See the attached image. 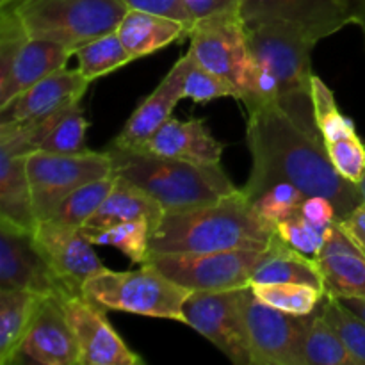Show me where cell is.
Segmentation results:
<instances>
[{"label": "cell", "instance_id": "1", "mask_svg": "<svg viewBox=\"0 0 365 365\" xmlns=\"http://www.w3.org/2000/svg\"><path fill=\"white\" fill-rule=\"evenodd\" d=\"M245 107L252 173L241 191L250 202H255L271 185L287 182L307 196L331 200L339 220L362 205L359 184L346 180L335 170L321 135L299 127L277 100H260Z\"/></svg>", "mask_w": 365, "mask_h": 365}, {"label": "cell", "instance_id": "2", "mask_svg": "<svg viewBox=\"0 0 365 365\" xmlns=\"http://www.w3.org/2000/svg\"><path fill=\"white\" fill-rule=\"evenodd\" d=\"M277 228L245 192L182 212H166L150 239V253H212L267 248Z\"/></svg>", "mask_w": 365, "mask_h": 365}, {"label": "cell", "instance_id": "3", "mask_svg": "<svg viewBox=\"0 0 365 365\" xmlns=\"http://www.w3.org/2000/svg\"><path fill=\"white\" fill-rule=\"evenodd\" d=\"M106 150L113 159L114 173L148 192L164 212L196 209L237 191L220 164H195L118 148L113 143Z\"/></svg>", "mask_w": 365, "mask_h": 365}, {"label": "cell", "instance_id": "4", "mask_svg": "<svg viewBox=\"0 0 365 365\" xmlns=\"http://www.w3.org/2000/svg\"><path fill=\"white\" fill-rule=\"evenodd\" d=\"M253 61L278 84L282 109L310 134H319L312 103V63L316 39L294 25L266 21L246 27Z\"/></svg>", "mask_w": 365, "mask_h": 365}, {"label": "cell", "instance_id": "5", "mask_svg": "<svg viewBox=\"0 0 365 365\" xmlns=\"http://www.w3.org/2000/svg\"><path fill=\"white\" fill-rule=\"evenodd\" d=\"M9 9L31 38L50 39L81 48L93 39L114 32L128 6L121 0H11Z\"/></svg>", "mask_w": 365, "mask_h": 365}, {"label": "cell", "instance_id": "6", "mask_svg": "<svg viewBox=\"0 0 365 365\" xmlns=\"http://www.w3.org/2000/svg\"><path fill=\"white\" fill-rule=\"evenodd\" d=\"M192 291L150 264L135 271L103 269L86 280L82 294L106 312H127L184 323V303Z\"/></svg>", "mask_w": 365, "mask_h": 365}, {"label": "cell", "instance_id": "7", "mask_svg": "<svg viewBox=\"0 0 365 365\" xmlns=\"http://www.w3.org/2000/svg\"><path fill=\"white\" fill-rule=\"evenodd\" d=\"M114 173L113 159L103 152L53 153L36 150L27 155L32 210L38 221L50 220L66 196L82 185Z\"/></svg>", "mask_w": 365, "mask_h": 365}, {"label": "cell", "instance_id": "8", "mask_svg": "<svg viewBox=\"0 0 365 365\" xmlns=\"http://www.w3.org/2000/svg\"><path fill=\"white\" fill-rule=\"evenodd\" d=\"M70 48L31 38L9 9L0 7V107L53 71L66 68Z\"/></svg>", "mask_w": 365, "mask_h": 365}, {"label": "cell", "instance_id": "9", "mask_svg": "<svg viewBox=\"0 0 365 365\" xmlns=\"http://www.w3.org/2000/svg\"><path fill=\"white\" fill-rule=\"evenodd\" d=\"M187 52L196 64L234 82L241 98L245 96L255 61L250 52L248 31L237 11L195 21L189 31Z\"/></svg>", "mask_w": 365, "mask_h": 365}, {"label": "cell", "instance_id": "10", "mask_svg": "<svg viewBox=\"0 0 365 365\" xmlns=\"http://www.w3.org/2000/svg\"><path fill=\"white\" fill-rule=\"evenodd\" d=\"M264 252V250H262ZM259 250L212 253H150V264L189 291H232L250 287Z\"/></svg>", "mask_w": 365, "mask_h": 365}, {"label": "cell", "instance_id": "11", "mask_svg": "<svg viewBox=\"0 0 365 365\" xmlns=\"http://www.w3.org/2000/svg\"><path fill=\"white\" fill-rule=\"evenodd\" d=\"M245 291H196L184 303V324L212 342L230 362L252 365L245 319Z\"/></svg>", "mask_w": 365, "mask_h": 365}, {"label": "cell", "instance_id": "12", "mask_svg": "<svg viewBox=\"0 0 365 365\" xmlns=\"http://www.w3.org/2000/svg\"><path fill=\"white\" fill-rule=\"evenodd\" d=\"M32 239L59 282L64 298L82 294L86 280L107 269L82 227L57 220H43L36 223Z\"/></svg>", "mask_w": 365, "mask_h": 365}, {"label": "cell", "instance_id": "13", "mask_svg": "<svg viewBox=\"0 0 365 365\" xmlns=\"http://www.w3.org/2000/svg\"><path fill=\"white\" fill-rule=\"evenodd\" d=\"M245 319L252 365H299L309 316H292L245 291Z\"/></svg>", "mask_w": 365, "mask_h": 365}, {"label": "cell", "instance_id": "14", "mask_svg": "<svg viewBox=\"0 0 365 365\" xmlns=\"http://www.w3.org/2000/svg\"><path fill=\"white\" fill-rule=\"evenodd\" d=\"M355 0H239L237 13L246 27L278 21L294 25L316 41L355 24Z\"/></svg>", "mask_w": 365, "mask_h": 365}, {"label": "cell", "instance_id": "15", "mask_svg": "<svg viewBox=\"0 0 365 365\" xmlns=\"http://www.w3.org/2000/svg\"><path fill=\"white\" fill-rule=\"evenodd\" d=\"M78 344V365H139L145 360L132 351L110 327L106 310L84 294L61 298Z\"/></svg>", "mask_w": 365, "mask_h": 365}, {"label": "cell", "instance_id": "16", "mask_svg": "<svg viewBox=\"0 0 365 365\" xmlns=\"http://www.w3.org/2000/svg\"><path fill=\"white\" fill-rule=\"evenodd\" d=\"M9 289L64 298L59 282L36 248L32 232L0 221V291Z\"/></svg>", "mask_w": 365, "mask_h": 365}, {"label": "cell", "instance_id": "17", "mask_svg": "<svg viewBox=\"0 0 365 365\" xmlns=\"http://www.w3.org/2000/svg\"><path fill=\"white\" fill-rule=\"evenodd\" d=\"M89 81L78 68L53 71L0 107V125H24L81 102Z\"/></svg>", "mask_w": 365, "mask_h": 365}, {"label": "cell", "instance_id": "18", "mask_svg": "<svg viewBox=\"0 0 365 365\" xmlns=\"http://www.w3.org/2000/svg\"><path fill=\"white\" fill-rule=\"evenodd\" d=\"M192 63L195 61L187 52L173 64L152 95L146 96L132 113L120 134L114 138V146L123 150H141L146 141L170 120L173 109L184 98V84Z\"/></svg>", "mask_w": 365, "mask_h": 365}, {"label": "cell", "instance_id": "19", "mask_svg": "<svg viewBox=\"0 0 365 365\" xmlns=\"http://www.w3.org/2000/svg\"><path fill=\"white\" fill-rule=\"evenodd\" d=\"M20 356L41 365H78V344L59 296H46L27 331Z\"/></svg>", "mask_w": 365, "mask_h": 365}, {"label": "cell", "instance_id": "20", "mask_svg": "<svg viewBox=\"0 0 365 365\" xmlns=\"http://www.w3.org/2000/svg\"><path fill=\"white\" fill-rule=\"evenodd\" d=\"M316 262L324 280V296L337 299L365 296V250L339 220L330 227Z\"/></svg>", "mask_w": 365, "mask_h": 365}, {"label": "cell", "instance_id": "21", "mask_svg": "<svg viewBox=\"0 0 365 365\" xmlns=\"http://www.w3.org/2000/svg\"><path fill=\"white\" fill-rule=\"evenodd\" d=\"M225 143L217 141L203 120H175L173 116L146 141L141 150L195 164H220Z\"/></svg>", "mask_w": 365, "mask_h": 365}, {"label": "cell", "instance_id": "22", "mask_svg": "<svg viewBox=\"0 0 365 365\" xmlns=\"http://www.w3.org/2000/svg\"><path fill=\"white\" fill-rule=\"evenodd\" d=\"M27 155L11 143H0V221L32 232L38 220L32 210Z\"/></svg>", "mask_w": 365, "mask_h": 365}, {"label": "cell", "instance_id": "23", "mask_svg": "<svg viewBox=\"0 0 365 365\" xmlns=\"http://www.w3.org/2000/svg\"><path fill=\"white\" fill-rule=\"evenodd\" d=\"M116 184L113 191L106 198V202L100 205L95 216L82 227L84 234L93 235L114 225L127 223V221L145 220L150 221L153 227L160 223L164 217V209L157 200H153L148 192L143 191L135 184L128 182L127 178L116 175Z\"/></svg>", "mask_w": 365, "mask_h": 365}, {"label": "cell", "instance_id": "24", "mask_svg": "<svg viewBox=\"0 0 365 365\" xmlns=\"http://www.w3.org/2000/svg\"><path fill=\"white\" fill-rule=\"evenodd\" d=\"M189 25L175 18L148 11L128 9L121 24L118 25L116 34L120 36L125 48L135 59H141L166 48L171 43L189 38Z\"/></svg>", "mask_w": 365, "mask_h": 365}, {"label": "cell", "instance_id": "25", "mask_svg": "<svg viewBox=\"0 0 365 365\" xmlns=\"http://www.w3.org/2000/svg\"><path fill=\"white\" fill-rule=\"evenodd\" d=\"M303 284L324 292V280L314 257L298 252L278 234L271 237L267 248L260 253V259L253 271L252 284Z\"/></svg>", "mask_w": 365, "mask_h": 365}, {"label": "cell", "instance_id": "26", "mask_svg": "<svg viewBox=\"0 0 365 365\" xmlns=\"http://www.w3.org/2000/svg\"><path fill=\"white\" fill-rule=\"evenodd\" d=\"M45 298L39 292L20 289L0 291V365L20 359L21 344Z\"/></svg>", "mask_w": 365, "mask_h": 365}, {"label": "cell", "instance_id": "27", "mask_svg": "<svg viewBox=\"0 0 365 365\" xmlns=\"http://www.w3.org/2000/svg\"><path fill=\"white\" fill-rule=\"evenodd\" d=\"M299 365H359L342 339L321 314V305L310 314L302 344Z\"/></svg>", "mask_w": 365, "mask_h": 365}, {"label": "cell", "instance_id": "28", "mask_svg": "<svg viewBox=\"0 0 365 365\" xmlns=\"http://www.w3.org/2000/svg\"><path fill=\"white\" fill-rule=\"evenodd\" d=\"M75 57H77V68L89 82L106 77L135 61V57L125 48L116 31L82 45L81 48L75 50Z\"/></svg>", "mask_w": 365, "mask_h": 365}, {"label": "cell", "instance_id": "29", "mask_svg": "<svg viewBox=\"0 0 365 365\" xmlns=\"http://www.w3.org/2000/svg\"><path fill=\"white\" fill-rule=\"evenodd\" d=\"M250 289L266 305L292 316H309L316 312L324 299V292L303 284H250Z\"/></svg>", "mask_w": 365, "mask_h": 365}, {"label": "cell", "instance_id": "30", "mask_svg": "<svg viewBox=\"0 0 365 365\" xmlns=\"http://www.w3.org/2000/svg\"><path fill=\"white\" fill-rule=\"evenodd\" d=\"M116 178V173H113L109 177L98 178V180H93L78 187L59 203L50 220L63 221V223L75 225V227H84L95 216L100 205L106 202L109 192L113 191Z\"/></svg>", "mask_w": 365, "mask_h": 365}, {"label": "cell", "instance_id": "31", "mask_svg": "<svg viewBox=\"0 0 365 365\" xmlns=\"http://www.w3.org/2000/svg\"><path fill=\"white\" fill-rule=\"evenodd\" d=\"M153 230L155 227L150 221L138 220L114 225L98 234L89 235L88 239L93 245L114 246L134 264H145L150 257V239Z\"/></svg>", "mask_w": 365, "mask_h": 365}, {"label": "cell", "instance_id": "32", "mask_svg": "<svg viewBox=\"0 0 365 365\" xmlns=\"http://www.w3.org/2000/svg\"><path fill=\"white\" fill-rule=\"evenodd\" d=\"M88 120L82 113L81 102L66 107L59 120L53 123L46 138L39 145L43 152L53 153H78L86 152V132H88Z\"/></svg>", "mask_w": 365, "mask_h": 365}, {"label": "cell", "instance_id": "33", "mask_svg": "<svg viewBox=\"0 0 365 365\" xmlns=\"http://www.w3.org/2000/svg\"><path fill=\"white\" fill-rule=\"evenodd\" d=\"M321 314L334 327L339 337L359 365H365V321L349 310L341 299L324 296Z\"/></svg>", "mask_w": 365, "mask_h": 365}, {"label": "cell", "instance_id": "34", "mask_svg": "<svg viewBox=\"0 0 365 365\" xmlns=\"http://www.w3.org/2000/svg\"><path fill=\"white\" fill-rule=\"evenodd\" d=\"M305 198V192L296 185L287 184V182H278V184L271 185L267 191H264L253 202V207L267 223L277 228V225L282 221L298 216L299 207Z\"/></svg>", "mask_w": 365, "mask_h": 365}, {"label": "cell", "instance_id": "35", "mask_svg": "<svg viewBox=\"0 0 365 365\" xmlns=\"http://www.w3.org/2000/svg\"><path fill=\"white\" fill-rule=\"evenodd\" d=\"M184 98L192 100L196 103H207L217 98L241 100V91L228 78L192 63L184 84Z\"/></svg>", "mask_w": 365, "mask_h": 365}, {"label": "cell", "instance_id": "36", "mask_svg": "<svg viewBox=\"0 0 365 365\" xmlns=\"http://www.w3.org/2000/svg\"><path fill=\"white\" fill-rule=\"evenodd\" d=\"M328 230H330V227H319V225L310 223L299 214L277 225V234L282 241H285L289 246L305 253V255L314 257V259L323 248Z\"/></svg>", "mask_w": 365, "mask_h": 365}, {"label": "cell", "instance_id": "37", "mask_svg": "<svg viewBox=\"0 0 365 365\" xmlns=\"http://www.w3.org/2000/svg\"><path fill=\"white\" fill-rule=\"evenodd\" d=\"M327 152L335 170L346 180L359 184L365 173V145L359 134L328 143Z\"/></svg>", "mask_w": 365, "mask_h": 365}, {"label": "cell", "instance_id": "38", "mask_svg": "<svg viewBox=\"0 0 365 365\" xmlns=\"http://www.w3.org/2000/svg\"><path fill=\"white\" fill-rule=\"evenodd\" d=\"M121 2L127 4L128 9L164 14V16L184 21L185 25H189V29L192 27V18L189 11L185 9L184 4H182V0H121Z\"/></svg>", "mask_w": 365, "mask_h": 365}, {"label": "cell", "instance_id": "39", "mask_svg": "<svg viewBox=\"0 0 365 365\" xmlns=\"http://www.w3.org/2000/svg\"><path fill=\"white\" fill-rule=\"evenodd\" d=\"M299 216L319 227H331L339 220L334 202L327 196H307L299 207Z\"/></svg>", "mask_w": 365, "mask_h": 365}, {"label": "cell", "instance_id": "40", "mask_svg": "<svg viewBox=\"0 0 365 365\" xmlns=\"http://www.w3.org/2000/svg\"><path fill=\"white\" fill-rule=\"evenodd\" d=\"M185 9L192 18V24L214 14L234 13L239 7V0H182Z\"/></svg>", "mask_w": 365, "mask_h": 365}, {"label": "cell", "instance_id": "41", "mask_svg": "<svg viewBox=\"0 0 365 365\" xmlns=\"http://www.w3.org/2000/svg\"><path fill=\"white\" fill-rule=\"evenodd\" d=\"M339 223L365 250V203L353 210L344 220H339Z\"/></svg>", "mask_w": 365, "mask_h": 365}, {"label": "cell", "instance_id": "42", "mask_svg": "<svg viewBox=\"0 0 365 365\" xmlns=\"http://www.w3.org/2000/svg\"><path fill=\"white\" fill-rule=\"evenodd\" d=\"M353 13H355V24L362 29L364 41H365V0H355L353 2Z\"/></svg>", "mask_w": 365, "mask_h": 365}, {"label": "cell", "instance_id": "43", "mask_svg": "<svg viewBox=\"0 0 365 365\" xmlns=\"http://www.w3.org/2000/svg\"><path fill=\"white\" fill-rule=\"evenodd\" d=\"M342 303H344L346 307H348L349 310H353V312L356 314V316H360L362 319L365 321V296L364 298H348V299H341Z\"/></svg>", "mask_w": 365, "mask_h": 365}, {"label": "cell", "instance_id": "44", "mask_svg": "<svg viewBox=\"0 0 365 365\" xmlns=\"http://www.w3.org/2000/svg\"><path fill=\"white\" fill-rule=\"evenodd\" d=\"M359 187H360V191H362V196H364V203H365V173H364L362 180L359 182Z\"/></svg>", "mask_w": 365, "mask_h": 365}, {"label": "cell", "instance_id": "45", "mask_svg": "<svg viewBox=\"0 0 365 365\" xmlns=\"http://www.w3.org/2000/svg\"><path fill=\"white\" fill-rule=\"evenodd\" d=\"M9 2H11V0H0V7L7 6V4H9Z\"/></svg>", "mask_w": 365, "mask_h": 365}]
</instances>
